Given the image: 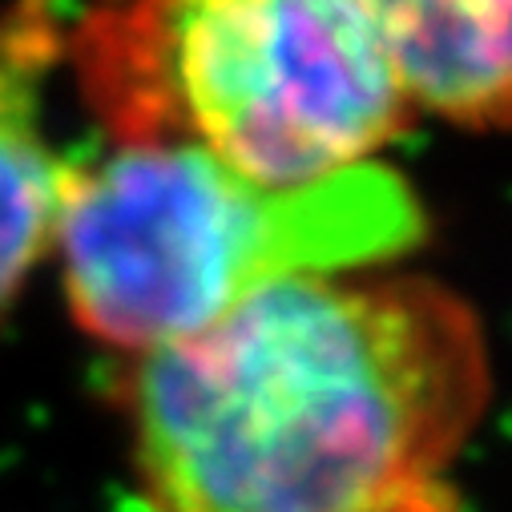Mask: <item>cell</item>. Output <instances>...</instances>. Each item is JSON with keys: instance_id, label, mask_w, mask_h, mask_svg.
I'll return each mask as SVG.
<instances>
[{"instance_id": "1", "label": "cell", "mask_w": 512, "mask_h": 512, "mask_svg": "<svg viewBox=\"0 0 512 512\" xmlns=\"http://www.w3.org/2000/svg\"><path fill=\"white\" fill-rule=\"evenodd\" d=\"M484 400L480 323L424 279L275 283L130 383L154 512H440Z\"/></svg>"}, {"instance_id": "2", "label": "cell", "mask_w": 512, "mask_h": 512, "mask_svg": "<svg viewBox=\"0 0 512 512\" xmlns=\"http://www.w3.org/2000/svg\"><path fill=\"white\" fill-rule=\"evenodd\" d=\"M420 234L416 194L383 166L263 186L194 142H130L65 166L53 230L81 327L142 355L210 331L275 283L335 279Z\"/></svg>"}, {"instance_id": "3", "label": "cell", "mask_w": 512, "mask_h": 512, "mask_svg": "<svg viewBox=\"0 0 512 512\" xmlns=\"http://www.w3.org/2000/svg\"><path fill=\"white\" fill-rule=\"evenodd\" d=\"M77 65L117 146L194 142L263 186L367 166L408 113L379 9L351 0L97 13L77 33Z\"/></svg>"}, {"instance_id": "4", "label": "cell", "mask_w": 512, "mask_h": 512, "mask_svg": "<svg viewBox=\"0 0 512 512\" xmlns=\"http://www.w3.org/2000/svg\"><path fill=\"white\" fill-rule=\"evenodd\" d=\"M408 105L460 125L512 121V0L504 5H375Z\"/></svg>"}, {"instance_id": "5", "label": "cell", "mask_w": 512, "mask_h": 512, "mask_svg": "<svg viewBox=\"0 0 512 512\" xmlns=\"http://www.w3.org/2000/svg\"><path fill=\"white\" fill-rule=\"evenodd\" d=\"M45 37L41 29L0 37V311L53 242L65 182V162L45 146L33 101Z\"/></svg>"}]
</instances>
